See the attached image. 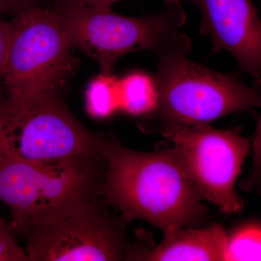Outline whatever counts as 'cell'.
I'll use <instances>...</instances> for the list:
<instances>
[{
  "instance_id": "1",
  "label": "cell",
  "mask_w": 261,
  "mask_h": 261,
  "mask_svg": "<svg viewBox=\"0 0 261 261\" xmlns=\"http://www.w3.org/2000/svg\"><path fill=\"white\" fill-rule=\"evenodd\" d=\"M100 195L108 206L144 220L164 236L202 227L208 219L203 197L190 179L174 147L150 152L124 147L107 136Z\"/></svg>"
},
{
  "instance_id": "2",
  "label": "cell",
  "mask_w": 261,
  "mask_h": 261,
  "mask_svg": "<svg viewBox=\"0 0 261 261\" xmlns=\"http://www.w3.org/2000/svg\"><path fill=\"white\" fill-rule=\"evenodd\" d=\"M187 55L158 57L159 103L141 118L142 132L161 134L176 126L210 124L231 113L261 108V77L247 85L238 75L209 69Z\"/></svg>"
},
{
  "instance_id": "3",
  "label": "cell",
  "mask_w": 261,
  "mask_h": 261,
  "mask_svg": "<svg viewBox=\"0 0 261 261\" xmlns=\"http://www.w3.org/2000/svg\"><path fill=\"white\" fill-rule=\"evenodd\" d=\"M72 48L97 62L102 73H112L125 55L147 50L157 57L191 51L190 38L181 32L187 15L178 0H166L154 14L128 17L111 7L54 6Z\"/></svg>"
},
{
  "instance_id": "4",
  "label": "cell",
  "mask_w": 261,
  "mask_h": 261,
  "mask_svg": "<svg viewBox=\"0 0 261 261\" xmlns=\"http://www.w3.org/2000/svg\"><path fill=\"white\" fill-rule=\"evenodd\" d=\"M108 207L100 190H91L38 215L18 233L29 261L126 260V228L133 219Z\"/></svg>"
},
{
  "instance_id": "5",
  "label": "cell",
  "mask_w": 261,
  "mask_h": 261,
  "mask_svg": "<svg viewBox=\"0 0 261 261\" xmlns=\"http://www.w3.org/2000/svg\"><path fill=\"white\" fill-rule=\"evenodd\" d=\"M106 138L75 118L61 91L0 96V156L38 162L103 156Z\"/></svg>"
},
{
  "instance_id": "6",
  "label": "cell",
  "mask_w": 261,
  "mask_h": 261,
  "mask_svg": "<svg viewBox=\"0 0 261 261\" xmlns=\"http://www.w3.org/2000/svg\"><path fill=\"white\" fill-rule=\"evenodd\" d=\"M10 23L2 94L25 97L62 91L76 63L56 10L35 5L15 14Z\"/></svg>"
},
{
  "instance_id": "7",
  "label": "cell",
  "mask_w": 261,
  "mask_h": 261,
  "mask_svg": "<svg viewBox=\"0 0 261 261\" xmlns=\"http://www.w3.org/2000/svg\"><path fill=\"white\" fill-rule=\"evenodd\" d=\"M104 156L25 161L0 156V200L11 211L18 235L31 220L73 196L100 190Z\"/></svg>"
},
{
  "instance_id": "8",
  "label": "cell",
  "mask_w": 261,
  "mask_h": 261,
  "mask_svg": "<svg viewBox=\"0 0 261 261\" xmlns=\"http://www.w3.org/2000/svg\"><path fill=\"white\" fill-rule=\"evenodd\" d=\"M173 144L185 171L204 200L224 214H240L237 179L252 147L241 129L221 130L210 124L176 126L161 132Z\"/></svg>"
},
{
  "instance_id": "9",
  "label": "cell",
  "mask_w": 261,
  "mask_h": 261,
  "mask_svg": "<svg viewBox=\"0 0 261 261\" xmlns=\"http://www.w3.org/2000/svg\"><path fill=\"white\" fill-rule=\"evenodd\" d=\"M200 8V34L209 35L213 53L234 57L244 73L261 77V20L252 0H191Z\"/></svg>"
},
{
  "instance_id": "10",
  "label": "cell",
  "mask_w": 261,
  "mask_h": 261,
  "mask_svg": "<svg viewBox=\"0 0 261 261\" xmlns=\"http://www.w3.org/2000/svg\"><path fill=\"white\" fill-rule=\"evenodd\" d=\"M227 241V233L220 224L185 228L164 236L155 247L132 244L126 260L222 261Z\"/></svg>"
},
{
  "instance_id": "11",
  "label": "cell",
  "mask_w": 261,
  "mask_h": 261,
  "mask_svg": "<svg viewBox=\"0 0 261 261\" xmlns=\"http://www.w3.org/2000/svg\"><path fill=\"white\" fill-rule=\"evenodd\" d=\"M120 111L140 118L157 108L159 93L155 78L142 71H134L119 80Z\"/></svg>"
},
{
  "instance_id": "12",
  "label": "cell",
  "mask_w": 261,
  "mask_h": 261,
  "mask_svg": "<svg viewBox=\"0 0 261 261\" xmlns=\"http://www.w3.org/2000/svg\"><path fill=\"white\" fill-rule=\"evenodd\" d=\"M119 79L102 73L94 78L86 92V107L93 118H106L119 110Z\"/></svg>"
},
{
  "instance_id": "13",
  "label": "cell",
  "mask_w": 261,
  "mask_h": 261,
  "mask_svg": "<svg viewBox=\"0 0 261 261\" xmlns=\"http://www.w3.org/2000/svg\"><path fill=\"white\" fill-rule=\"evenodd\" d=\"M225 260H261V224L247 223L228 235Z\"/></svg>"
},
{
  "instance_id": "14",
  "label": "cell",
  "mask_w": 261,
  "mask_h": 261,
  "mask_svg": "<svg viewBox=\"0 0 261 261\" xmlns=\"http://www.w3.org/2000/svg\"><path fill=\"white\" fill-rule=\"evenodd\" d=\"M10 222L0 217V261H29L25 249L17 243Z\"/></svg>"
},
{
  "instance_id": "15",
  "label": "cell",
  "mask_w": 261,
  "mask_h": 261,
  "mask_svg": "<svg viewBox=\"0 0 261 261\" xmlns=\"http://www.w3.org/2000/svg\"><path fill=\"white\" fill-rule=\"evenodd\" d=\"M251 148V167L246 178L241 182V187L245 191L254 190L261 197V116L257 121Z\"/></svg>"
},
{
  "instance_id": "16",
  "label": "cell",
  "mask_w": 261,
  "mask_h": 261,
  "mask_svg": "<svg viewBox=\"0 0 261 261\" xmlns=\"http://www.w3.org/2000/svg\"><path fill=\"white\" fill-rule=\"evenodd\" d=\"M10 39V23L5 22L0 14V95L3 94V80L5 62L8 56Z\"/></svg>"
},
{
  "instance_id": "17",
  "label": "cell",
  "mask_w": 261,
  "mask_h": 261,
  "mask_svg": "<svg viewBox=\"0 0 261 261\" xmlns=\"http://www.w3.org/2000/svg\"><path fill=\"white\" fill-rule=\"evenodd\" d=\"M42 0H0V14L12 13L17 14L22 10L35 5H41Z\"/></svg>"
},
{
  "instance_id": "18",
  "label": "cell",
  "mask_w": 261,
  "mask_h": 261,
  "mask_svg": "<svg viewBox=\"0 0 261 261\" xmlns=\"http://www.w3.org/2000/svg\"><path fill=\"white\" fill-rule=\"evenodd\" d=\"M54 6L88 7L108 6L121 0H53ZM190 3V0H184Z\"/></svg>"
}]
</instances>
